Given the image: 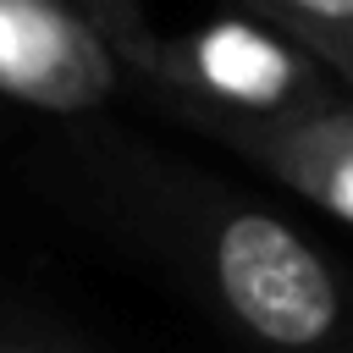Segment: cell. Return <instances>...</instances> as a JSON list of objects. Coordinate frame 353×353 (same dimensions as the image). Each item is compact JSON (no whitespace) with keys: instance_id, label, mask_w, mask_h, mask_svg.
I'll return each mask as SVG.
<instances>
[{"instance_id":"obj_6","label":"cell","mask_w":353,"mask_h":353,"mask_svg":"<svg viewBox=\"0 0 353 353\" xmlns=\"http://www.w3.org/2000/svg\"><path fill=\"white\" fill-rule=\"evenodd\" d=\"M72 6L88 17V28L99 33V44H105V50H110L132 77H149L160 33L149 28L143 0H72Z\"/></svg>"},{"instance_id":"obj_7","label":"cell","mask_w":353,"mask_h":353,"mask_svg":"<svg viewBox=\"0 0 353 353\" xmlns=\"http://www.w3.org/2000/svg\"><path fill=\"white\" fill-rule=\"evenodd\" d=\"M0 353H83L61 325L28 314V309H0Z\"/></svg>"},{"instance_id":"obj_4","label":"cell","mask_w":353,"mask_h":353,"mask_svg":"<svg viewBox=\"0 0 353 353\" xmlns=\"http://www.w3.org/2000/svg\"><path fill=\"white\" fill-rule=\"evenodd\" d=\"M221 149L243 154L270 182L303 193L336 221H353V94L270 127H210Z\"/></svg>"},{"instance_id":"obj_2","label":"cell","mask_w":353,"mask_h":353,"mask_svg":"<svg viewBox=\"0 0 353 353\" xmlns=\"http://www.w3.org/2000/svg\"><path fill=\"white\" fill-rule=\"evenodd\" d=\"M143 83L199 132L292 121L347 94L325 66H314L259 17H215L171 39L160 33Z\"/></svg>"},{"instance_id":"obj_3","label":"cell","mask_w":353,"mask_h":353,"mask_svg":"<svg viewBox=\"0 0 353 353\" xmlns=\"http://www.w3.org/2000/svg\"><path fill=\"white\" fill-rule=\"evenodd\" d=\"M121 61L72 0H0V94L50 116H88L121 88Z\"/></svg>"},{"instance_id":"obj_5","label":"cell","mask_w":353,"mask_h":353,"mask_svg":"<svg viewBox=\"0 0 353 353\" xmlns=\"http://www.w3.org/2000/svg\"><path fill=\"white\" fill-rule=\"evenodd\" d=\"M243 6L353 94V0H243Z\"/></svg>"},{"instance_id":"obj_1","label":"cell","mask_w":353,"mask_h":353,"mask_svg":"<svg viewBox=\"0 0 353 353\" xmlns=\"http://www.w3.org/2000/svg\"><path fill=\"white\" fill-rule=\"evenodd\" d=\"M110 188V210L182 270L210 309L259 353H320L347 314L331 259L298 237L281 215L171 171L143 154H116L94 165Z\"/></svg>"}]
</instances>
